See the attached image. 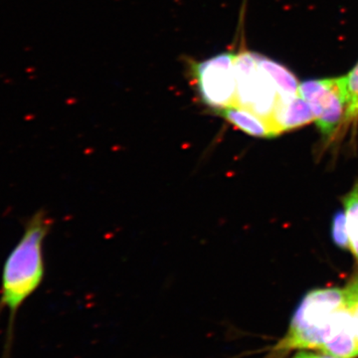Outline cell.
<instances>
[{"instance_id": "3", "label": "cell", "mask_w": 358, "mask_h": 358, "mask_svg": "<svg viewBox=\"0 0 358 358\" xmlns=\"http://www.w3.org/2000/svg\"><path fill=\"white\" fill-rule=\"evenodd\" d=\"M235 58L236 54L223 52L192 66L200 100L218 113L236 105Z\"/></svg>"}, {"instance_id": "7", "label": "cell", "mask_w": 358, "mask_h": 358, "mask_svg": "<svg viewBox=\"0 0 358 358\" xmlns=\"http://www.w3.org/2000/svg\"><path fill=\"white\" fill-rule=\"evenodd\" d=\"M224 119L240 131L257 138H274L270 124L263 117L244 108L232 106L219 112Z\"/></svg>"}, {"instance_id": "2", "label": "cell", "mask_w": 358, "mask_h": 358, "mask_svg": "<svg viewBox=\"0 0 358 358\" xmlns=\"http://www.w3.org/2000/svg\"><path fill=\"white\" fill-rule=\"evenodd\" d=\"M345 305L343 289H315L308 292L292 317L285 338L275 345V352L320 350L326 345L338 310Z\"/></svg>"}, {"instance_id": "12", "label": "cell", "mask_w": 358, "mask_h": 358, "mask_svg": "<svg viewBox=\"0 0 358 358\" xmlns=\"http://www.w3.org/2000/svg\"><path fill=\"white\" fill-rule=\"evenodd\" d=\"M343 292H345V305L352 313L358 339V275L346 285Z\"/></svg>"}, {"instance_id": "9", "label": "cell", "mask_w": 358, "mask_h": 358, "mask_svg": "<svg viewBox=\"0 0 358 358\" xmlns=\"http://www.w3.org/2000/svg\"><path fill=\"white\" fill-rule=\"evenodd\" d=\"M346 221H348L350 249L358 262V180L348 195L343 197Z\"/></svg>"}, {"instance_id": "1", "label": "cell", "mask_w": 358, "mask_h": 358, "mask_svg": "<svg viewBox=\"0 0 358 358\" xmlns=\"http://www.w3.org/2000/svg\"><path fill=\"white\" fill-rule=\"evenodd\" d=\"M53 220L41 209L25 223L24 232L3 264L0 286V313L8 312V343L21 306L44 279L43 244Z\"/></svg>"}, {"instance_id": "8", "label": "cell", "mask_w": 358, "mask_h": 358, "mask_svg": "<svg viewBox=\"0 0 358 358\" xmlns=\"http://www.w3.org/2000/svg\"><path fill=\"white\" fill-rule=\"evenodd\" d=\"M257 58H258L259 64L274 82L280 98H291V96L299 95L300 85L296 81V77L289 70H287L284 66L268 60L263 56L257 55Z\"/></svg>"}, {"instance_id": "11", "label": "cell", "mask_w": 358, "mask_h": 358, "mask_svg": "<svg viewBox=\"0 0 358 358\" xmlns=\"http://www.w3.org/2000/svg\"><path fill=\"white\" fill-rule=\"evenodd\" d=\"M331 237L334 244L343 250L350 249V236H348V221L345 212L339 210L334 214L331 224Z\"/></svg>"}, {"instance_id": "5", "label": "cell", "mask_w": 358, "mask_h": 358, "mask_svg": "<svg viewBox=\"0 0 358 358\" xmlns=\"http://www.w3.org/2000/svg\"><path fill=\"white\" fill-rule=\"evenodd\" d=\"M299 95L310 103L322 136H333L346 108L345 77L303 82Z\"/></svg>"}, {"instance_id": "10", "label": "cell", "mask_w": 358, "mask_h": 358, "mask_svg": "<svg viewBox=\"0 0 358 358\" xmlns=\"http://www.w3.org/2000/svg\"><path fill=\"white\" fill-rule=\"evenodd\" d=\"M345 120L352 121L358 117V64L345 77Z\"/></svg>"}, {"instance_id": "6", "label": "cell", "mask_w": 358, "mask_h": 358, "mask_svg": "<svg viewBox=\"0 0 358 358\" xmlns=\"http://www.w3.org/2000/svg\"><path fill=\"white\" fill-rule=\"evenodd\" d=\"M313 121H315V117L310 103L298 95L291 98L279 96L268 122L275 136H277Z\"/></svg>"}, {"instance_id": "4", "label": "cell", "mask_w": 358, "mask_h": 358, "mask_svg": "<svg viewBox=\"0 0 358 358\" xmlns=\"http://www.w3.org/2000/svg\"><path fill=\"white\" fill-rule=\"evenodd\" d=\"M236 105L268 121L275 103L277 89L274 82L261 67L257 54L241 52L235 58Z\"/></svg>"}, {"instance_id": "13", "label": "cell", "mask_w": 358, "mask_h": 358, "mask_svg": "<svg viewBox=\"0 0 358 358\" xmlns=\"http://www.w3.org/2000/svg\"><path fill=\"white\" fill-rule=\"evenodd\" d=\"M293 358H310V352L301 350V352L296 353Z\"/></svg>"}]
</instances>
